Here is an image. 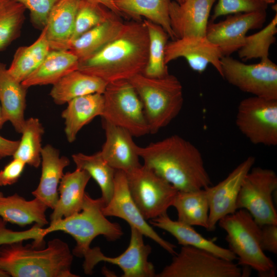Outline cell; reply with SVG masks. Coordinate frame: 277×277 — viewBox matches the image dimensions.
Instances as JSON below:
<instances>
[{
    "label": "cell",
    "instance_id": "obj_23",
    "mask_svg": "<svg viewBox=\"0 0 277 277\" xmlns=\"http://www.w3.org/2000/svg\"><path fill=\"white\" fill-rule=\"evenodd\" d=\"M150 224L169 232L182 246H189L208 251L223 259L233 261L236 255L228 248L222 247L198 233L193 226L170 218L167 213L152 219Z\"/></svg>",
    "mask_w": 277,
    "mask_h": 277
},
{
    "label": "cell",
    "instance_id": "obj_12",
    "mask_svg": "<svg viewBox=\"0 0 277 277\" xmlns=\"http://www.w3.org/2000/svg\"><path fill=\"white\" fill-rule=\"evenodd\" d=\"M222 77L252 96L277 100V65L269 58L246 64L229 56L221 58Z\"/></svg>",
    "mask_w": 277,
    "mask_h": 277
},
{
    "label": "cell",
    "instance_id": "obj_27",
    "mask_svg": "<svg viewBox=\"0 0 277 277\" xmlns=\"http://www.w3.org/2000/svg\"><path fill=\"white\" fill-rule=\"evenodd\" d=\"M124 24L122 17L114 13L105 22L72 41L68 50L74 54L79 61L88 58L112 41Z\"/></svg>",
    "mask_w": 277,
    "mask_h": 277
},
{
    "label": "cell",
    "instance_id": "obj_46",
    "mask_svg": "<svg viewBox=\"0 0 277 277\" xmlns=\"http://www.w3.org/2000/svg\"><path fill=\"white\" fill-rule=\"evenodd\" d=\"M9 275L6 272L0 270V277H9Z\"/></svg>",
    "mask_w": 277,
    "mask_h": 277
},
{
    "label": "cell",
    "instance_id": "obj_10",
    "mask_svg": "<svg viewBox=\"0 0 277 277\" xmlns=\"http://www.w3.org/2000/svg\"><path fill=\"white\" fill-rule=\"evenodd\" d=\"M239 266L206 250L182 246L155 277H241L242 269Z\"/></svg>",
    "mask_w": 277,
    "mask_h": 277
},
{
    "label": "cell",
    "instance_id": "obj_40",
    "mask_svg": "<svg viewBox=\"0 0 277 277\" xmlns=\"http://www.w3.org/2000/svg\"><path fill=\"white\" fill-rule=\"evenodd\" d=\"M22 4L30 12L32 24L43 30L46 26L49 14L58 0H13Z\"/></svg>",
    "mask_w": 277,
    "mask_h": 277
},
{
    "label": "cell",
    "instance_id": "obj_30",
    "mask_svg": "<svg viewBox=\"0 0 277 277\" xmlns=\"http://www.w3.org/2000/svg\"><path fill=\"white\" fill-rule=\"evenodd\" d=\"M171 0H114L124 17L133 21L146 19L161 26L172 40L175 39L170 26L169 5Z\"/></svg>",
    "mask_w": 277,
    "mask_h": 277
},
{
    "label": "cell",
    "instance_id": "obj_34",
    "mask_svg": "<svg viewBox=\"0 0 277 277\" xmlns=\"http://www.w3.org/2000/svg\"><path fill=\"white\" fill-rule=\"evenodd\" d=\"M149 36L148 58L142 73L146 76L159 78L169 74L165 63V49L169 35L160 25L147 19H143Z\"/></svg>",
    "mask_w": 277,
    "mask_h": 277
},
{
    "label": "cell",
    "instance_id": "obj_38",
    "mask_svg": "<svg viewBox=\"0 0 277 277\" xmlns=\"http://www.w3.org/2000/svg\"><path fill=\"white\" fill-rule=\"evenodd\" d=\"M114 13L102 5L88 0H81L76 16L71 42L85 32L105 22Z\"/></svg>",
    "mask_w": 277,
    "mask_h": 277
},
{
    "label": "cell",
    "instance_id": "obj_3",
    "mask_svg": "<svg viewBox=\"0 0 277 277\" xmlns=\"http://www.w3.org/2000/svg\"><path fill=\"white\" fill-rule=\"evenodd\" d=\"M73 254L68 245L55 238L46 247L19 241L0 245V270L13 277H77L71 272Z\"/></svg>",
    "mask_w": 277,
    "mask_h": 277
},
{
    "label": "cell",
    "instance_id": "obj_47",
    "mask_svg": "<svg viewBox=\"0 0 277 277\" xmlns=\"http://www.w3.org/2000/svg\"><path fill=\"white\" fill-rule=\"evenodd\" d=\"M268 4L274 3L275 0H264Z\"/></svg>",
    "mask_w": 277,
    "mask_h": 277
},
{
    "label": "cell",
    "instance_id": "obj_9",
    "mask_svg": "<svg viewBox=\"0 0 277 277\" xmlns=\"http://www.w3.org/2000/svg\"><path fill=\"white\" fill-rule=\"evenodd\" d=\"M277 189V175L270 169L252 167L245 176L236 201L237 210H246L262 226L277 224L273 194Z\"/></svg>",
    "mask_w": 277,
    "mask_h": 277
},
{
    "label": "cell",
    "instance_id": "obj_49",
    "mask_svg": "<svg viewBox=\"0 0 277 277\" xmlns=\"http://www.w3.org/2000/svg\"><path fill=\"white\" fill-rule=\"evenodd\" d=\"M3 196H4V194H3V192L0 191V197H2Z\"/></svg>",
    "mask_w": 277,
    "mask_h": 277
},
{
    "label": "cell",
    "instance_id": "obj_11",
    "mask_svg": "<svg viewBox=\"0 0 277 277\" xmlns=\"http://www.w3.org/2000/svg\"><path fill=\"white\" fill-rule=\"evenodd\" d=\"M235 123L252 144L277 145V100L252 96L239 103Z\"/></svg>",
    "mask_w": 277,
    "mask_h": 277
},
{
    "label": "cell",
    "instance_id": "obj_43",
    "mask_svg": "<svg viewBox=\"0 0 277 277\" xmlns=\"http://www.w3.org/2000/svg\"><path fill=\"white\" fill-rule=\"evenodd\" d=\"M19 141H12L0 135V156L2 158L13 156L15 152Z\"/></svg>",
    "mask_w": 277,
    "mask_h": 277
},
{
    "label": "cell",
    "instance_id": "obj_21",
    "mask_svg": "<svg viewBox=\"0 0 277 277\" xmlns=\"http://www.w3.org/2000/svg\"><path fill=\"white\" fill-rule=\"evenodd\" d=\"M81 0H58L45 27L51 50H68Z\"/></svg>",
    "mask_w": 277,
    "mask_h": 277
},
{
    "label": "cell",
    "instance_id": "obj_28",
    "mask_svg": "<svg viewBox=\"0 0 277 277\" xmlns=\"http://www.w3.org/2000/svg\"><path fill=\"white\" fill-rule=\"evenodd\" d=\"M78 62L69 50H51L37 68L22 84L27 89L38 85H53L66 74L77 70Z\"/></svg>",
    "mask_w": 277,
    "mask_h": 277
},
{
    "label": "cell",
    "instance_id": "obj_42",
    "mask_svg": "<svg viewBox=\"0 0 277 277\" xmlns=\"http://www.w3.org/2000/svg\"><path fill=\"white\" fill-rule=\"evenodd\" d=\"M261 246L263 250L277 253V224L261 226Z\"/></svg>",
    "mask_w": 277,
    "mask_h": 277
},
{
    "label": "cell",
    "instance_id": "obj_4",
    "mask_svg": "<svg viewBox=\"0 0 277 277\" xmlns=\"http://www.w3.org/2000/svg\"><path fill=\"white\" fill-rule=\"evenodd\" d=\"M105 205L101 197L93 199L86 192L80 212L51 222L46 228L40 227L39 235L44 239L47 234L57 231L70 235L76 242L73 255L83 258L96 236L103 235L108 241H114L123 234L120 225L108 220L103 213Z\"/></svg>",
    "mask_w": 277,
    "mask_h": 277
},
{
    "label": "cell",
    "instance_id": "obj_13",
    "mask_svg": "<svg viewBox=\"0 0 277 277\" xmlns=\"http://www.w3.org/2000/svg\"><path fill=\"white\" fill-rule=\"evenodd\" d=\"M130 242L127 248L120 255L109 257L104 255L98 247L90 248L84 255L83 264L86 274H92L95 266L101 262L118 266L123 272V277H154L153 265L148 261L151 247L145 244L143 235L136 228L130 227Z\"/></svg>",
    "mask_w": 277,
    "mask_h": 277
},
{
    "label": "cell",
    "instance_id": "obj_32",
    "mask_svg": "<svg viewBox=\"0 0 277 277\" xmlns=\"http://www.w3.org/2000/svg\"><path fill=\"white\" fill-rule=\"evenodd\" d=\"M50 50L44 27L32 44L17 49L8 68V72L22 83L37 68Z\"/></svg>",
    "mask_w": 277,
    "mask_h": 277
},
{
    "label": "cell",
    "instance_id": "obj_15",
    "mask_svg": "<svg viewBox=\"0 0 277 277\" xmlns=\"http://www.w3.org/2000/svg\"><path fill=\"white\" fill-rule=\"evenodd\" d=\"M266 16V11L230 14L219 22H209L205 36L223 56H229L243 46L249 30L262 26Z\"/></svg>",
    "mask_w": 277,
    "mask_h": 277
},
{
    "label": "cell",
    "instance_id": "obj_14",
    "mask_svg": "<svg viewBox=\"0 0 277 277\" xmlns=\"http://www.w3.org/2000/svg\"><path fill=\"white\" fill-rule=\"evenodd\" d=\"M102 212L106 216L123 219L130 227L136 228L171 254L176 253V246L162 238L142 214L131 195L124 172L116 170L113 194L110 201L102 208Z\"/></svg>",
    "mask_w": 277,
    "mask_h": 277
},
{
    "label": "cell",
    "instance_id": "obj_1",
    "mask_svg": "<svg viewBox=\"0 0 277 277\" xmlns=\"http://www.w3.org/2000/svg\"><path fill=\"white\" fill-rule=\"evenodd\" d=\"M145 166L179 191L205 189L211 186L202 154L192 143L177 134L149 145L137 146Z\"/></svg>",
    "mask_w": 277,
    "mask_h": 277
},
{
    "label": "cell",
    "instance_id": "obj_36",
    "mask_svg": "<svg viewBox=\"0 0 277 277\" xmlns=\"http://www.w3.org/2000/svg\"><path fill=\"white\" fill-rule=\"evenodd\" d=\"M26 8L13 0H4L0 6V51L18 37L25 20Z\"/></svg>",
    "mask_w": 277,
    "mask_h": 277
},
{
    "label": "cell",
    "instance_id": "obj_18",
    "mask_svg": "<svg viewBox=\"0 0 277 277\" xmlns=\"http://www.w3.org/2000/svg\"><path fill=\"white\" fill-rule=\"evenodd\" d=\"M216 0H186L182 4L170 1L169 15L176 38L206 36L209 17Z\"/></svg>",
    "mask_w": 277,
    "mask_h": 277
},
{
    "label": "cell",
    "instance_id": "obj_7",
    "mask_svg": "<svg viewBox=\"0 0 277 277\" xmlns=\"http://www.w3.org/2000/svg\"><path fill=\"white\" fill-rule=\"evenodd\" d=\"M102 119L128 130L133 136L150 134L142 102L128 80L107 83Z\"/></svg>",
    "mask_w": 277,
    "mask_h": 277
},
{
    "label": "cell",
    "instance_id": "obj_39",
    "mask_svg": "<svg viewBox=\"0 0 277 277\" xmlns=\"http://www.w3.org/2000/svg\"><path fill=\"white\" fill-rule=\"evenodd\" d=\"M268 5L264 0H218L211 20L225 15L266 11Z\"/></svg>",
    "mask_w": 277,
    "mask_h": 277
},
{
    "label": "cell",
    "instance_id": "obj_29",
    "mask_svg": "<svg viewBox=\"0 0 277 277\" xmlns=\"http://www.w3.org/2000/svg\"><path fill=\"white\" fill-rule=\"evenodd\" d=\"M107 84L97 77L75 70L53 84L50 95L55 104L63 105L81 96L94 93L103 94Z\"/></svg>",
    "mask_w": 277,
    "mask_h": 277
},
{
    "label": "cell",
    "instance_id": "obj_33",
    "mask_svg": "<svg viewBox=\"0 0 277 277\" xmlns=\"http://www.w3.org/2000/svg\"><path fill=\"white\" fill-rule=\"evenodd\" d=\"M72 158L76 168L86 170L98 184L101 197L106 205L113 194L116 170L106 162L100 151L91 155L77 153L72 154Z\"/></svg>",
    "mask_w": 277,
    "mask_h": 277
},
{
    "label": "cell",
    "instance_id": "obj_6",
    "mask_svg": "<svg viewBox=\"0 0 277 277\" xmlns=\"http://www.w3.org/2000/svg\"><path fill=\"white\" fill-rule=\"evenodd\" d=\"M218 224L227 233L228 249L236 255L239 265L253 269L260 276L275 275L274 262L261 246V226L246 210L238 209L222 218Z\"/></svg>",
    "mask_w": 277,
    "mask_h": 277
},
{
    "label": "cell",
    "instance_id": "obj_41",
    "mask_svg": "<svg viewBox=\"0 0 277 277\" xmlns=\"http://www.w3.org/2000/svg\"><path fill=\"white\" fill-rule=\"evenodd\" d=\"M26 165L21 160L13 157L0 170V186H6L15 183L22 174Z\"/></svg>",
    "mask_w": 277,
    "mask_h": 277
},
{
    "label": "cell",
    "instance_id": "obj_17",
    "mask_svg": "<svg viewBox=\"0 0 277 277\" xmlns=\"http://www.w3.org/2000/svg\"><path fill=\"white\" fill-rule=\"evenodd\" d=\"M223 56L219 48L206 36L176 38L168 42L165 49L166 65L179 57H184L193 70L200 73L211 64L222 76Z\"/></svg>",
    "mask_w": 277,
    "mask_h": 277
},
{
    "label": "cell",
    "instance_id": "obj_26",
    "mask_svg": "<svg viewBox=\"0 0 277 277\" xmlns=\"http://www.w3.org/2000/svg\"><path fill=\"white\" fill-rule=\"evenodd\" d=\"M48 208L37 197L27 201L17 193L0 197V217L7 223L21 227L33 223L41 227L47 225L45 212Z\"/></svg>",
    "mask_w": 277,
    "mask_h": 277
},
{
    "label": "cell",
    "instance_id": "obj_16",
    "mask_svg": "<svg viewBox=\"0 0 277 277\" xmlns=\"http://www.w3.org/2000/svg\"><path fill=\"white\" fill-rule=\"evenodd\" d=\"M255 162L254 156H248L223 180L205 188L209 205L207 231H214L222 218L237 210L236 201L242 182Z\"/></svg>",
    "mask_w": 277,
    "mask_h": 277
},
{
    "label": "cell",
    "instance_id": "obj_25",
    "mask_svg": "<svg viewBox=\"0 0 277 277\" xmlns=\"http://www.w3.org/2000/svg\"><path fill=\"white\" fill-rule=\"evenodd\" d=\"M67 104L62 116L65 120L67 140L69 143H73L84 126L95 117L102 116L104 97L102 93H94L77 97Z\"/></svg>",
    "mask_w": 277,
    "mask_h": 277
},
{
    "label": "cell",
    "instance_id": "obj_50",
    "mask_svg": "<svg viewBox=\"0 0 277 277\" xmlns=\"http://www.w3.org/2000/svg\"><path fill=\"white\" fill-rule=\"evenodd\" d=\"M4 1V0H0V6L3 3V2Z\"/></svg>",
    "mask_w": 277,
    "mask_h": 277
},
{
    "label": "cell",
    "instance_id": "obj_35",
    "mask_svg": "<svg viewBox=\"0 0 277 277\" xmlns=\"http://www.w3.org/2000/svg\"><path fill=\"white\" fill-rule=\"evenodd\" d=\"M44 129L39 120L30 117L25 122L21 133L17 148L13 157L36 168L41 164L42 136Z\"/></svg>",
    "mask_w": 277,
    "mask_h": 277
},
{
    "label": "cell",
    "instance_id": "obj_45",
    "mask_svg": "<svg viewBox=\"0 0 277 277\" xmlns=\"http://www.w3.org/2000/svg\"><path fill=\"white\" fill-rule=\"evenodd\" d=\"M6 122L3 115L2 107L0 103V130L2 128L4 124Z\"/></svg>",
    "mask_w": 277,
    "mask_h": 277
},
{
    "label": "cell",
    "instance_id": "obj_37",
    "mask_svg": "<svg viewBox=\"0 0 277 277\" xmlns=\"http://www.w3.org/2000/svg\"><path fill=\"white\" fill-rule=\"evenodd\" d=\"M277 33V13L270 23L262 30L246 36L243 46L238 51L239 56L243 61L259 58H269V50L275 42Z\"/></svg>",
    "mask_w": 277,
    "mask_h": 277
},
{
    "label": "cell",
    "instance_id": "obj_31",
    "mask_svg": "<svg viewBox=\"0 0 277 277\" xmlns=\"http://www.w3.org/2000/svg\"><path fill=\"white\" fill-rule=\"evenodd\" d=\"M177 213V221L187 225L208 228L209 205L205 189L190 191H178L172 206Z\"/></svg>",
    "mask_w": 277,
    "mask_h": 277
},
{
    "label": "cell",
    "instance_id": "obj_22",
    "mask_svg": "<svg viewBox=\"0 0 277 277\" xmlns=\"http://www.w3.org/2000/svg\"><path fill=\"white\" fill-rule=\"evenodd\" d=\"M90 178L86 170L76 168L72 172L64 174L58 187V200L50 215L51 222L68 217L82 210L85 188Z\"/></svg>",
    "mask_w": 277,
    "mask_h": 277
},
{
    "label": "cell",
    "instance_id": "obj_5",
    "mask_svg": "<svg viewBox=\"0 0 277 277\" xmlns=\"http://www.w3.org/2000/svg\"><path fill=\"white\" fill-rule=\"evenodd\" d=\"M128 80L142 102L150 134L167 126L180 112L184 102L183 87L175 76L168 74L151 78L139 73Z\"/></svg>",
    "mask_w": 277,
    "mask_h": 277
},
{
    "label": "cell",
    "instance_id": "obj_8",
    "mask_svg": "<svg viewBox=\"0 0 277 277\" xmlns=\"http://www.w3.org/2000/svg\"><path fill=\"white\" fill-rule=\"evenodd\" d=\"M125 174L131 195L145 219L167 213L178 192L174 187L144 165Z\"/></svg>",
    "mask_w": 277,
    "mask_h": 277
},
{
    "label": "cell",
    "instance_id": "obj_2",
    "mask_svg": "<svg viewBox=\"0 0 277 277\" xmlns=\"http://www.w3.org/2000/svg\"><path fill=\"white\" fill-rule=\"evenodd\" d=\"M149 36L143 20L125 23L116 36L98 52L78 62L77 70L108 83L142 73L148 58Z\"/></svg>",
    "mask_w": 277,
    "mask_h": 277
},
{
    "label": "cell",
    "instance_id": "obj_51",
    "mask_svg": "<svg viewBox=\"0 0 277 277\" xmlns=\"http://www.w3.org/2000/svg\"><path fill=\"white\" fill-rule=\"evenodd\" d=\"M2 159V157L1 156H0V160Z\"/></svg>",
    "mask_w": 277,
    "mask_h": 277
},
{
    "label": "cell",
    "instance_id": "obj_19",
    "mask_svg": "<svg viewBox=\"0 0 277 277\" xmlns=\"http://www.w3.org/2000/svg\"><path fill=\"white\" fill-rule=\"evenodd\" d=\"M102 125L106 139L100 153L106 162L116 170L125 173L141 166L132 135L104 119Z\"/></svg>",
    "mask_w": 277,
    "mask_h": 277
},
{
    "label": "cell",
    "instance_id": "obj_24",
    "mask_svg": "<svg viewBox=\"0 0 277 277\" xmlns=\"http://www.w3.org/2000/svg\"><path fill=\"white\" fill-rule=\"evenodd\" d=\"M27 90L9 73L6 64L0 62V103L4 117L20 133L26 120Z\"/></svg>",
    "mask_w": 277,
    "mask_h": 277
},
{
    "label": "cell",
    "instance_id": "obj_48",
    "mask_svg": "<svg viewBox=\"0 0 277 277\" xmlns=\"http://www.w3.org/2000/svg\"><path fill=\"white\" fill-rule=\"evenodd\" d=\"M174 1L176 2V3L179 4H182L184 3L186 0H173Z\"/></svg>",
    "mask_w": 277,
    "mask_h": 277
},
{
    "label": "cell",
    "instance_id": "obj_44",
    "mask_svg": "<svg viewBox=\"0 0 277 277\" xmlns=\"http://www.w3.org/2000/svg\"><path fill=\"white\" fill-rule=\"evenodd\" d=\"M92 3L102 5L112 11L116 14L123 17L118 9L114 4V0H88Z\"/></svg>",
    "mask_w": 277,
    "mask_h": 277
},
{
    "label": "cell",
    "instance_id": "obj_20",
    "mask_svg": "<svg viewBox=\"0 0 277 277\" xmlns=\"http://www.w3.org/2000/svg\"><path fill=\"white\" fill-rule=\"evenodd\" d=\"M41 164L40 181L32 194L53 209L58 200V185L70 160L65 156H60L58 150L48 144L42 148Z\"/></svg>",
    "mask_w": 277,
    "mask_h": 277
}]
</instances>
